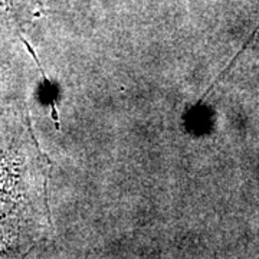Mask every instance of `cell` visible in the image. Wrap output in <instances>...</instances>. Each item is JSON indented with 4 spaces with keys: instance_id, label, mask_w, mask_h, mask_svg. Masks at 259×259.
Listing matches in <instances>:
<instances>
[{
    "instance_id": "obj_2",
    "label": "cell",
    "mask_w": 259,
    "mask_h": 259,
    "mask_svg": "<svg viewBox=\"0 0 259 259\" xmlns=\"http://www.w3.org/2000/svg\"><path fill=\"white\" fill-rule=\"evenodd\" d=\"M28 0H0V23L15 19L22 13Z\"/></svg>"
},
{
    "instance_id": "obj_1",
    "label": "cell",
    "mask_w": 259,
    "mask_h": 259,
    "mask_svg": "<svg viewBox=\"0 0 259 259\" xmlns=\"http://www.w3.org/2000/svg\"><path fill=\"white\" fill-rule=\"evenodd\" d=\"M35 144V140L15 144L0 157V252L19 239L22 218L28 212L32 170L44 157L39 148L33 154Z\"/></svg>"
}]
</instances>
